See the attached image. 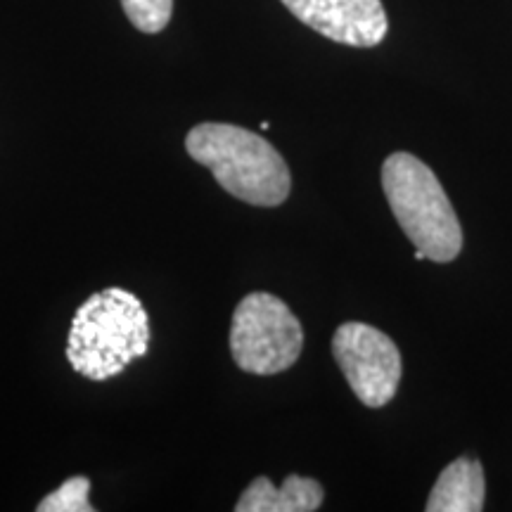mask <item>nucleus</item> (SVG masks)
Here are the masks:
<instances>
[{"mask_svg": "<svg viewBox=\"0 0 512 512\" xmlns=\"http://www.w3.org/2000/svg\"><path fill=\"white\" fill-rule=\"evenodd\" d=\"M304 330L283 299L252 292L235 306L230 328V354L240 370L252 375H278L302 356Z\"/></svg>", "mask_w": 512, "mask_h": 512, "instance_id": "nucleus-4", "label": "nucleus"}, {"mask_svg": "<svg viewBox=\"0 0 512 512\" xmlns=\"http://www.w3.org/2000/svg\"><path fill=\"white\" fill-rule=\"evenodd\" d=\"M486 482L477 458L463 456L444 467L430 498L427 512H479L484 508Z\"/></svg>", "mask_w": 512, "mask_h": 512, "instance_id": "nucleus-8", "label": "nucleus"}, {"mask_svg": "<svg viewBox=\"0 0 512 512\" xmlns=\"http://www.w3.org/2000/svg\"><path fill=\"white\" fill-rule=\"evenodd\" d=\"M382 188L415 249L437 264L456 259L463 249V228L430 166L408 152H394L382 164Z\"/></svg>", "mask_w": 512, "mask_h": 512, "instance_id": "nucleus-3", "label": "nucleus"}, {"mask_svg": "<svg viewBox=\"0 0 512 512\" xmlns=\"http://www.w3.org/2000/svg\"><path fill=\"white\" fill-rule=\"evenodd\" d=\"M323 486L311 477L287 475L283 486L256 477L235 503L238 512H313L323 505Z\"/></svg>", "mask_w": 512, "mask_h": 512, "instance_id": "nucleus-7", "label": "nucleus"}, {"mask_svg": "<svg viewBox=\"0 0 512 512\" xmlns=\"http://www.w3.org/2000/svg\"><path fill=\"white\" fill-rule=\"evenodd\" d=\"M150 318L136 294L102 290L79 306L67 339V361L76 373L105 382L147 354Z\"/></svg>", "mask_w": 512, "mask_h": 512, "instance_id": "nucleus-2", "label": "nucleus"}, {"mask_svg": "<svg viewBox=\"0 0 512 512\" xmlns=\"http://www.w3.org/2000/svg\"><path fill=\"white\" fill-rule=\"evenodd\" d=\"M283 5L306 27L342 46L373 48L389 29L380 0H283Z\"/></svg>", "mask_w": 512, "mask_h": 512, "instance_id": "nucleus-6", "label": "nucleus"}, {"mask_svg": "<svg viewBox=\"0 0 512 512\" xmlns=\"http://www.w3.org/2000/svg\"><path fill=\"white\" fill-rule=\"evenodd\" d=\"M91 494V479L72 477L60 489L53 491L38 503V512H93L95 508L88 501Z\"/></svg>", "mask_w": 512, "mask_h": 512, "instance_id": "nucleus-9", "label": "nucleus"}, {"mask_svg": "<svg viewBox=\"0 0 512 512\" xmlns=\"http://www.w3.org/2000/svg\"><path fill=\"white\" fill-rule=\"evenodd\" d=\"M332 356L358 401L368 408L387 406L396 396L401 382V351L373 325L356 320L339 325L332 337Z\"/></svg>", "mask_w": 512, "mask_h": 512, "instance_id": "nucleus-5", "label": "nucleus"}, {"mask_svg": "<svg viewBox=\"0 0 512 512\" xmlns=\"http://www.w3.org/2000/svg\"><path fill=\"white\" fill-rule=\"evenodd\" d=\"M185 150L207 166L216 183L254 207H278L287 200L292 176L278 150L249 128L233 124H197L185 138Z\"/></svg>", "mask_w": 512, "mask_h": 512, "instance_id": "nucleus-1", "label": "nucleus"}, {"mask_svg": "<svg viewBox=\"0 0 512 512\" xmlns=\"http://www.w3.org/2000/svg\"><path fill=\"white\" fill-rule=\"evenodd\" d=\"M126 17L143 34H159L171 22L174 0H121Z\"/></svg>", "mask_w": 512, "mask_h": 512, "instance_id": "nucleus-10", "label": "nucleus"}]
</instances>
